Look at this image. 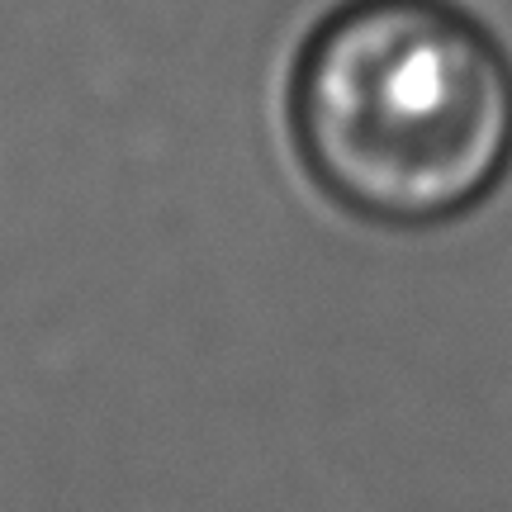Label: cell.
I'll list each match as a JSON object with an SVG mask.
<instances>
[{
    "mask_svg": "<svg viewBox=\"0 0 512 512\" xmlns=\"http://www.w3.org/2000/svg\"><path fill=\"white\" fill-rule=\"evenodd\" d=\"M299 147L342 204L441 223L512 157V72L437 0H361L323 24L294 91Z\"/></svg>",
    "mask_w": 512,
    "mask_h": 512,
    "instance_id": "obj_1",
    "label": "cell"
}]
</instances>
